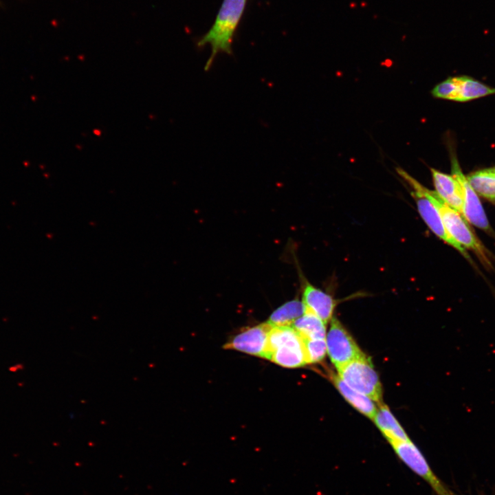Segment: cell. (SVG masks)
Segmentation results:
<instances>
[{
	"label": "cell",
	"instance_id": "cell-1",
	"mask_svg": "<svg viewBox=\"0 0 495 495\" xmlns=\"http://www.w3.org/2000/svg\"><path fill=\"white\" fill-rule=\"evenodd\" d=\"M399 175L410 185L419 190L438 210L448 234L463 248L473 250L481 261L490 265L487 253L467 223L465 219L456 210L449 206L438 195L421 184L404 170L397 168Z\"/></svg>",
	"mask_w": 495,
	"mask_h": 495
},
{
	"label": "cell",
	"instance_id": "cell-2",
	"mask_svg": "<svg viewBox=\"0 0 495 495\" xmlns=\"http://www.w3.org/2000/svg\"><path fill=\"white\" fill-rule=\"evenodd\" d=\"M247 0H223L211 28L197 42L198 47L209 45L210 56L205 66L211 67L219 53L232 54L234 33L244 12Z\"/></svg>",
	"mask_w": 495,
	"mask_h": 495
},
{
	"label": "cell",
	"instance_id": "cell-3",
	"mask_svg": "<svg viewBox=\"0 0 495 495\" xmlns=\"http://www.w3.org/2000/svg\"><path fill=\"white\" fill-rule=\"evenodd\" d=\"M263 358L286 368H297L308 364L302 338L289 326H272L268 333Z\"/></svg>",
	"mask_w": 495,
	"mask_h": 495
},
{
	"label": "cell",
	"instance_id": "cell-4",
	"mask_svg": "<svg viewBox=\"0 0 495 495\" xmlns=\"http://www.w3.org/2000/svg\"><path fill=\"white\" fill-rule=\"evenodd\" d=\"M337 371L338 375L349 387L381 403L382 385L370 358L364 354Z\"/></svg>",
	"mask_w": 495,
	"mask_h": 495
},
{
	"label": "cell",
	"instance_id": "cell-5",
	"mask_svg": "<svg viewBox=\"0 0 495 495\" xmlns=\"http://www.w3.org/2000/svg\"><path fill=\"white\" fill-rule=\"evenodd\" d=\"M390 444L397 457L422 478L437 495H456L433 472L424 455L411 441L391 442Z\"/></svg>",
	"mask_w": 495,
	"mask_h": 495
},
{
	"label": "cell",
	"instance_id": "cell-6",
	"mask_svg": "<svg viewBox=\"0 0 495 495\" xmlns=\"http://www.w3.org/2000/svg\"><path fill=\"white\" fill-rule=\"evenodd\" d=\"M325 340L327 353L337 370L364 354L336 317L331 320Z\"/></svg>",
	"mask_w": 495,
	"mask_h": 495
},
{
	"label": "cell",
	"instance_id": "cell-7",
	"mask_svg": "<svg viewBox=\"0 0 495 495\" xmlns=\"http://www.w3.org/2000/svg\"><path fill=\"white\" fill-rule=\"evenodd\" d=\"M452 174L461 185L463 198V217L474 226L487 230L489 223L476 192L461 172L456 157L451 158Z\"/></svg>",
	"mask_w": 495,
	"mask_h": 495
},
{
	"label": "cell",
	"instance_id": "cell-8",
	"mask_svg": "<svg viewBox=\"0 0 495 495\" xmlns=\"http://www.w3.org/2000/svg\"><path fill=\"white\" fill-rule=\"evenodd\" d=\"M411 195L414 197L420 216L430 229L439 239L459 251L465 257L470 259L465 248L454 240L447 232L440 214L432 203L417 188L411 187Z\"/></svg>",
	"mask_w": 495,
	"mask_h": 495
},
{
	"label": "cell",
	"instance_id": "cell-9",
	"mask_svg": "<svg viewBox=\"0 0 495 495\" xmlns=\"http://www.w3.org/2000/svg\"><path fill=\"white\" fill-rule=\"evenodd\" d=\"M272 327V325L266 322L248 328L232 338L224 345V348L226 349H234L263 358L268 333Z\"/></svg>",
	"mask_w": 495,
	"mask_h": 495
},
{
	"label": "cell",
	"instance_id": "cell-10",
	"mask_svg": "<svg viewBox=\"0 0 495 495\" xmlns=\"http://www.w3.org/2000/svg\"><path fill=\"white\" fill-rule=\"evenodd\" d=\"M305 311H310L325 324L333 318L337 300L330 294L305 281L302 285V298Z\"/></svg>",
	"mask_w": 495,
	"mask_h": 495
},
{
	"label": "cell",
	"instance_id": "cell-11",
	"mask_svg": "<svg viewBox=\"0 0 495 495\" xmlns=\"http://www.w3.org/2000/svg\"><path fill=\"white\" fill-rule=\"evenodd\" d=\"M430 170L436 192L445 203L463 216L464 204L459 182L452 175L434 168Z\"/></svg>",
	"mask_w": 495,
	"mask_h": 495
},
{
	"label": "cell",
	"instance_id": "cell-12",
	"mask_svg": "<svg viewBox=\"0 0 495 495\" xmlns=\"http://www.w3.org/2000/svg\"><path fill=\"white\" fill-rule=\"evenodd\" d=\"M373 420L389 443L411 441L386 405L380 403Z\"/></svg>",
	"mask_w": 495,
	"mask_h": 495
},
{
	"label": "cell",
	"instance_id": "cell-13",
	"mask_svg": "<svg viewBox=\"0 0 495 495\" xmlns=\"http://www.w3.org/2000/svg\"><path fill=\"white\" fill-rule=\"evenodd\" d=\"M333 382L343 397L357 410L373 419L377 408L371 398L349 387L338 375H333Z\"/></svg>",
	"mask_w": 495,
	"mask_h": 495
},
{
	"label": "cell",
	"instance_id": "cell-14",
	"mask_svg": "<svg viewBox=\"0 0 495 495\" xmlns=\"http://www.w3.org/2000/svg\"><path fill=\"white\" fill-rule=\"evenodd\" d=\"M302 339H325L326 324L313 313L305 311L291 326Z\"/></svg>",
	"mask_w": 495,
	"mask_h": 495
},
{
	"label": "cell",
	"instance_id": "cell-15",
	"mask_svg": "<svg viewBox=\"0 0 495 495\" xmlns=\"http://www.w3.org/2000/svg\"><path fill=\"white\" fill-rule=\"evenodd\" d=\"M466 178L476 193L495 201V167L477 170Z\"/></svg>",
	"mask_w": 495,
	"mask_h": 495
},
{
	"label": "cell",
	"instance_id": "cell-16",
	"mask_svg": "<svg viewBox=\"0 0 495 495\" xmlns=\"http://www.w3.org/2000/svg\"><path fill=\"white\" fill-rule=\"evenodd\" d=\"M305 307L302 301L294 299L285 302L276 309L269 318L267 322L272 326H289L305 313Z\"/></svg>",
	"mask_w": 495,
	"mask_h": 495
},
{
	"label": "cell",
	"instance_id": "cell-17",
	"mask_svg": "<svg viewBox=\"0 0 495 495\" xmlns=\"http://www.w3.org/2000/svg\"><path fill=\"white\" fill-rule=\"evenodd\" d=\"M459 91L456 101L466 102L495 94V88L487 86L468 76H458Z\"/></svg>",
	"mask_w": 495,
	"mask_h": 495
},
{
	"label": "cell",
	"instance_id": "cell-18",
	"mask_svg": "<svg viewBox=\"0 0 495 495\" xmlns=\"http://www.w3.org/2000/svg\"><path fill=\"white\" fill-rule=\"evenodd\" d=\"M307 363L321 362L327 353L325 339H302Z\"/></svg>",
	"mask_w": 495,
	"mask_h": 495
},
{
	"label": "cell",
	"instance_id": "cell-19",
	"mask_svg": "<svg viewBox=\"0 0 495 495\" xmlns=\"http://www.w3.org/2000/svg\"><path fill=\"white\" fill-rule=\"evenodd\" d=\"M458 91V77H452L436 85L432 90V94L435 98L456 101Z\"/></svg>",
	"mask_w": 495,
	"mask_h": 495
},
{
	"label": "cell",
	"instance_id": "cell-20",
	"mask_svg": "<svg viewBox=\"0 0 495 495\" xmlns=\"http://www.w3.org/2000/svg\"><path fill=\"white\" fill-rule=\"evenodd\" d=\"M495 202V201H494Z\"/></svg>",
	"mask_w": 495,
	"mask_h": 495
}]
</instances>
